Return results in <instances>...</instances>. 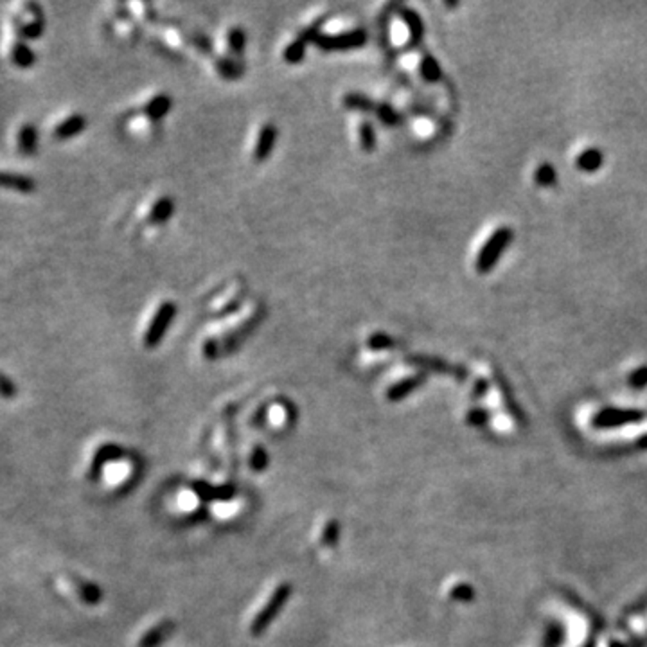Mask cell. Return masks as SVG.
I'll list each match as a JSON object with an SVG mask.
<instances>
[{
  "label": "cell",
  "instance_id": "31",
  "mask_svg": "<svg viewBox=\"0 0 647 647\" xmlns=\"http://www.w3.org/2000/svg\"><path fill=\"white\" fill-rule=\"evenodd\" d=\"M378 114H379V119L383 121L385 124H390V126H392V124H396V123H397V119H399V115H397V112L394 110L392 106H388V105L379 106Z\"/></svg>",
  "mask_w": 647,
  "mask_h": 647
},
{
  "label": "cell",
  "instance_id": "7",
  "mask_svg": "<svg viewBox=\"0 0 647 647\" xmlns=\"http://www.w3.org/2000/svg\"><path fill=\"white\" fill-rule=\"evenodd\" d=\"M0 187L9 191H17V193H35L36 191V182L35 178L27 175H20V173H11V171H0Z\"/></svg>",
  "mask_w": 647,
  "mask_h": 647
},
{
  "label": "cell",
  "instance_id": "9",
  "mask_svg": "<svg viewBox=\"0 0 647 647\" xmlns=\"http://www.w3.org/2000/svg\"><path fill=\"white\" fill-rule=\"evenodd\" d=\"M424 376L417 374V376H410V378H403L399 379L397 383H394L392 387H388L387 390V399L388 401H399L403 397L410 396L415 388H419L421 385L424 383Z\"/></svg>",
  "mask_w": 647,
  "mask_h": 647
},
{
  "label": "cell",
  "instance_id": "27",
  "mask_svg": "<svg viewBox=\"0 0 647 647\" xmlns=\"http://www.w3.org/2000/svg\"><path fill=\"white\" fill-rule=\"evenodd\" d=\"M360 142L365 151H372L376 148V133L369 123H363L360 128Z\"/></svg>",
  "mask_w": 647,
  "mask_h": 647
},
{
  "label": "cell",
  "instance_id": "23",
  "mask_svg": "<svg viewBox=\"0 0 647 647\" xmlns=\"http://www.w3.org/2000/svg\"><path fill=\"white\" fill-rule=\"evenodd\" d=\"M536 184H540L542 187H551V185L555 184V169L552 164H542L540 168L536 169Z\"/></svg>",
  "mask_w": 647,
  "mask_h": 647
},
{
  "label": "cell",
  "instance_id": "33",
  "mask_svg": "<svg viewBox=\"0 0 647 647\" xmlns=\"http://www.w3.org/2000/svg\"><path fill=\"white\" fill-rule=\"evenodd\" d=\"M485 419H488V412L482 408H475L467 414V423H472V424H482Z\"/></svg>",
  "mask_w": 647,
  "mask_h": 647
},
{
  "label": "cell",
  "instance_id": "4",
  "mask_svg": "<svg viewBox=\"0 0 647 647\" xmlns=\"http://www.w3.org/2000/svg\"><path fill=\"white\" fill-rule=\"evenodd\" d=\"M367 42V33L363 29H352L340 35H318L315 36V45L322 51H351L363 47Z\"/></svg>",
  "mask_w": 647,
  "mask_h": 647
},
{
  "label": "cell",
  "instance_id": "22",
  "mask_svg": "<svg viewBox=\"0 0 647 647\" xmlns=\"http://www.w3.org/2000/svg\"><path fill=\"white\" fill-rule=\"evenodd\" d=\"M412 363H415V365H421L423 369L437 370V372H446V374H454V372H458L457 369H454V367L448 365V363H445V361L437 360V358H412Z\"/></svg>",
  "mask_w": 647,
  "mask_h": 647
},
{
  "label": "cell",
  "instance_id": "19",
  "mask_svg": "<svg viewBox=\"0 0 647 647\" xmlns=\"http://www.w3.org/2000/svg\"><path fill=\"white\" fill-rule=\"evenodd\" d=\"M304 54H306V42H304L302 38H299V40L291 42V44L284 49L282 58H284V62L290 63V65H295V63L302 62Z\"/></svg>",
  "mask_w": 647,
  "mask_h": 647
},
{
  "label": "cell",
  "instance_id": "15",
  "mask_svg": "<svg viewBox=\"0 0 647 647\" xmlns=\"http://www.w3.org/2000/svg\"><path fill=\"white\" fill-rule=\"evenodd\" d=\"M175 212V203L171 198H160L155 203L150 212V221L153 225H162L169 220Z\"/></svg>",
  "mask_w": 647,
  "mask_h": 647
},
{
  "label": "cell",
  "instance_id": "21",
  "mask_svg": "<svg viewBox=\"0 0 647 647\" xmlns=\"http://www.w3.org/2000/svg\"><path fill=\"white\" fill-rule=\"evenodd\" d=\"M76 590H78V594H80L81 599H83L85 603H88V604L99 603V601H101V597H103L101 590H99L96 585H92V583H88V581H78V585H76Z\"/></svg>",
  "mask_w": 647,
  "mask_h": 647
},
{
  "label": "cell",
  "instance_id": "25",
  "mask_svg": "<svg viewBox=\"0 0 647 647\" xmlns=\"http://www.w3.org/2000/svg\"><path fill=\"white\" fill-rule=\"evenodd\" d=\"M268 466V454L263 446H256L250 454V467L254 472H263Z\"/></svg>",
  "mask_w": 647,
  "mask_h": 647
},
{
  "label": "cell",
  "instance_id": "12",
  "mask_svg": "<svg viewBox=\"0 0 647 647\" xmlns=\"http://www.w3.org/2000/svg\"><path fill=\"white\" fill-rule=\"evenodd\" d=\"M577 168L581 169L585 173H595L599 171L603 168L604 164V157L601 153V150L597 148H588V150L583 151L579 157H577Z\"/></svg>",
  "mask_w": 647,
  "mask_h": 647
},
{
  "label": "cell",
  "instance_id": "20",
  "mask_svg": "<svg viewBox=\"0 0 647 647\" xmlns=\"http://www.w3.org/2000/svg\"><path fill=\"white\" fill-rule=\"evenodd\" d=\"M338 536H340V524L336 521V519H329V521L324 525V528H322L320 545H324L326 549H333V546L336 545V542H338Z\"/></svg>",
  "mask_w": 647,
  "mask_h": 647
},
{
  "label": "cell",
  "instance_id": "30",
  "mask_svg": "<svg viewBox=\"0 0 647 647\" xmlns=\"http://www.w3.org/2000/svg\"><path fill=\"white\" fill-rule=\"evenodd\" d=\"M17 385L11 381L6 374L0 372V397H4V399H11V397L17 396Z\"/></svg>",
  "mask_w": 647,
  "mask_h": 647
},
{
  "label": "cell",
  "instance_id": "14",
  "mask_svg": "<svg viewBox=\"0 0 647 647\" xmlns=\"http://www.w3.org/2000/svg\"><path fill=\"white\" fill-rule=\"evenodd\" d=\"M11 60H13L15 65L20 67V69H31V67L36 63V53L33 51L31 45L24 44V42H18V44H15V47H13Z\"/></svg>",
  "mask_w": 647,
  "mask_h": 647
},
{
  "label": "cell",
  "instance_id": "13",
  "mask_svg": "<svg viewBox=\"0 0 647 647\" xmlns=\"http://www.w3.org/2000/svg\"><path fill=\"white\" fill-rule=\"evenodd\" d=\"M171 97L166 96V94H160V96H155L153 99L146 105L144 112L151 121H159L162 119L164 115H168V112L171 110Z\"/></svg>",
  "mask_w": 647,
  "mask_h": 647
},
{
  "label": "cell",
  "instance_id": "5",
  "mask_svg": "<svg viewBox=\"0 0 647 647\" xmlns=\"http://www.w3.org/2000/svg\"><path fill=\"white\" fill-rule=\"evenodd\" d=\"M121 457H123V449H121L117 445H110V442H108V445L99 446L96 454H94L90 467H88V476H90L92 480L97 478L103 467L115 463V460H119Z\"/></svg>",
  "mask_w": 647,
  "mask_h": 647
},
{
  "label": "cell",
  "instance_id": "11",
  "mask_svg": "<svg viewBox=\"0 0 647 647\" xmlns=\"http://www.w3.org/2000/svg\"><path fill=\"white\" fill-rule=\"evenodd\" d=\"M36 148H38V130L31 123L24 124L18 133V150L26 157H31L36 153Z\"/></svg>",
  "mask_w": 647,
  "mask_h": 647
},
{
  "label": "cell",
  "instance_id": "28",
  "mask_svg": "<svg viewBox=\"0 0 647 647\" xmlns=\"http://www.w3.org/2000/svg\"><path fill=\"white\" fill-rule=\"evenodd\" d=\"M392 345H394V340L388 335H383V333H376V335H372L367 340V347L370 351H385V349H390Z\"/></svg>",
  "mask_w": 647,
  "mask_h": 647
},
{
  "label": "cell",
  "instance_id": "3",
  "mask_svg": "<svg viewBox=\"0 0 647 647\" xmlns=\"http://www.w3.org/2000/svg\"><path fill=\"white\" fill-rule=\"evenodd\" d=\"M176 317V304L171 302V300H166L159 306V309L155 311L153 318L148 324V329L144 333V345L146 347H157L164 340L166 333H168L169 326H171V322L175 320Z\"/></svg>",
  "mask_w": 647,
  "mask_h": 647
},
{
  "label": "cell",
  "instance_id": "6",
  "mask_svg": "<svg viewBox=\"0 0 647 647\" xmlns=\"http://www.w3.org/2000/svg\"><path fill=\"white\" fill-rule=\"evenodd\" d=\"M275 142H277V128L273 124H264L259 135H257L256 148H254V160L256 162H264V160L268 159L270 153L275 148Z\"/></svg>",
  "mask_w": 647,
  "mask_h": 647
},
{
  "label": "cell",
  "instance_id": "34",
  "mask_svg": "<svg viewBox=\"0 0 647 647\" xmlns=\"http://www.w3.org/2000/svg\"><path fill=\"white\" fill-rule=\"evenodd\" d=\"M472 590L464 585L455 586L454 590H451V597H454V599H472Z\"/></svg>",
  "mask_w": 647,
  "mask_h": 647
},
{
  "label": "cell",
  "instance_id": "1",
  "mask_svg": "<svg viewBox=\"0 0 647 647\" xmlns=\"http://www.w3.org/2000/svg\"><path fill=\"white\" fill-rule=\"evenodd\" d=\"M512 229L511 227H500L491 234V238L484 243V247L480 248L478 256H476L475 268L478 273H489L497 266L503 252L509 248L512 241Z\"/></svg>",
  "mask_w": 647,
  "mask_h": 647
},
{
  "label": "cell",
  "instance_id": "16",
  "mask_svg": "<svg viewBox=\"0 0 647 647\" xmlns=\"http://www.w3.org/2000/svg\"><path fill=\"white\" fill-rule=\"evenodd\" d=\"M194 493L198 494L202 500L209 502V500H225V498L232 497V488H209L207 484H196L194 485Z\"/></svg>",
  "mask_w": 647,
  "mask_h": 647
},
{
  "label": "cell",
  "instance_id": "29",
  "mask_svg": "<svg viewBox=\"0 0 647 647\" xmlns=\"http://www.w3.org/2000/svg\"><path fill=\"white\" fill-rule=\"evenodd\" d=\"M245 42H247V35L241 29H238V27L229 33V45L236 53H241L243 47H245Z\"/></svg>",
  "mask_w": 647,
  "mask_h": 647
},
{
  "label": "cell",
  "instance_id": "24",
  "mask_svg": "<svg viewBox=\"0 0 647 647\" xmlns=\"http://www.w3.org/2000/svg\"><path fill=\"white\" fill-rule=\"evenodd\" d=\"M344 106L352 108V110L367 112L372 108V101H370L369 97L361 96V94H349V96L344 97Z\"/></svg>",
  "mask_w": 647,
  "mask_h": 647
},
{
  "label": "cell",
  "instance_id": "10",
  "mask_svg": "<svg viewBox=\"0 0 647 647\" xmlns=\"http://www.w3.org/2000/svg\"><path fill=\"white\" fill-rule=\"evenodd\" d=\"M173 630H175V622L162 621L160 624L153 626L148 633L142 635L139 647H159L173 633Z\"/></svg>",
  "mask_w": 647,
  "mask_h": 647
},
{
  "label": "cell",
  "instance_id": "2",
  "mask_svg": "<svg viewBox=\"0 0 647 647\" xmlns=\"http://www.w3.org/2000/svg\"><path fill=\"white\" fill-rule=\"evenodd\" d=\"M290 595H291V585H288V583H282V585H279L277 588L272 592V595L266 599L264 606L256 613L254 621H252L250 633L254 635V637L263 635L264 630H266V628H268V626L275 621V616L281 613L282 606H284L286 601L290 599Z\"/></svg>",
  "mask_w": 647,
  "mask_h": 647
},
{
  "label": "cell",
  "instance_id": "8",
  "mask_svg": "<svg viewBox=\"0 0 647 647\" xmlns=\"http://www.w3.org/2000/svg\"><path fill=\"white\" fill-rule=\"evenodd\" d=\"M85 128H87V117L81 114H72L71 117H67L65 121H62L54 128V139L69 141L72 137H78L80 133H83Z\"/></svg>",
  "mask_w": 647,
  "mask_h": 647
},
{
  "label": "cell",
  "instance_id": "32",
  "mask_svg": "<svg viewBox=\"0 0 647 647\" xmlns=\"http://www.w3.org/2000/svg\"><path fill=\"white\" fill-rule=\"evenodd\" d=\"M630 383L635 385V387H644L647 385V367H640L631 374Z\"/></svg>",
  "mask_w": 647,
  "mask_h": 647
},
{
  "label": "cell",
  "instance_id": "17",
  "mask_svg": "<svg viewBox=\"0 0 647 647\" xmlns=\"http://www.w3.org/2000/svg\"><path fill=\"white\" fill-rule=\"evenodd\" d=\"M403 18H405V24L406 27H408L412 40H421L424 35V24L423 20H421V17H419L415 11H412V9H403Z\"/></svg>",
  "mask_w": 647,
  "mask_h": 647
},
{
  "label": "cell",
  "instance_id": "26",
  "mask_svg": "<svg viewBox=\"0 0 647 647\" xmlns=\"http://www.w3.org/2000/svg\"><path fill=\"white\" fill-rule=\"evenodd\" d=\"M44 27H45V24L42 22V20H35V22H31V24H24V26H20L18 33H20L26 40H36V38H40V36L44 35Z\"/></svg>",
  "mask_w": 647,
  "mask_h": 647
},
{
  "label": "cell",
  "instance_id": "18",
  "mask_svg": "<svg viewBox=\"0 0 647 647\" xmlns=\"http://www.w3.org/2000/svg\"><path fill=\"white\" fill-rule=\"evenodd\" d=\"M421 74L426 81L430 83H435L442 78V71H440V65L437 62L435 58L431 56V54H426V56L421 60Z\"/></svg>",
  "mask_w": 647,
  "mask_h": 647
}]
</instances>
